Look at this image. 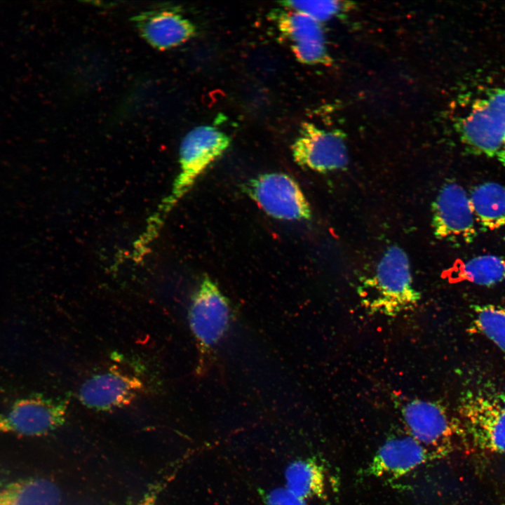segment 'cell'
Masks as SVG:
<instances>
[{"label":"cell","mask_w":505,"mask_h":505,"mask_svg":"<svg viewBox=\"0 0 505 505\" xmlns=\"http://www.w3.org/2000/svg\"><path fill=\"white\" fill-rule=\"evenodd\" d=\"M231 140L222 131L210 126L191 130L180 147V173L170 193L159 205L148 220L144 236L154 240L161 230L168 213L192 187L196 180L229 148Z\"/></svg>","instance_id":"obj_1"},{"label":"cell","mask_w":505,"mask_h":505,"mask_svg":"<svg viewBox=\"0 0 505 505\" xmlns=\"http://www.w3.org/2000/svg\"><path fill=\"white\" fill-rule=\"evenodd\" d=\"M459 410L478 449L505 452V393L487 387L471 391L462 398Z\"/></svg>","instance_id":"obj_2"},{"label":"cell","mask_w":505,"mask_h":505,"mask_svg":"<svg viewBox=\"0 0 505 505\" xmlns=\"http://www.w3.org/2000/svg\"><path fill=\"white\" fill-rule=\"evenodd\" d=\"M369 284L375 291L369 307L384 314L408 309L420 298L413 286L408 257L397 245L389 246L384 252Z\"/></svg>","instance_id":"obj_3"},{"label":"cell","mask_w":505,"mask_h":505,"mask_svg":"<svg viewBox=\"0 0 505 505\" xmlns=\"http://www.w3.org/2000/svg\"><path fill=\"white\" fill-rule=\"evenodd\" d=\"M464 142L487 156L503 153L505 145V88L492 90L477 99L462 120Z\"/></svg>","instance_id":"obj_4"},{"label":"cell","mask_w":505,"mask_h":505,"mask_svg":"<svg viewBox=\"0 0 505 505\" xmlns=\"http://www.w3.org/2000/svg\"><path fill=\"white\" fill-rule=\"evenodd\" d=\"M67 405L66 399L41 393L18 398L8 410L0 413V433L46 435L63 424Z\"/></svg>","instance_id":"obj_5"},{"label":"cell","mask_w":505,"mask_h":505,"mask_svg":"<svg viewBox=\"0 0 505 505\" xmlns=\"http://www.w3.org/2000/svg\"><path fill=\"white\" fill-rule=\"evenodd\" d=\"M245 191L269 216L283 220H309V204L298 184L281 173L262 174L249 180Z\"/></svg>","instance_id":"obj_6"},{"label":"cell","mask_w":505,"mask_h":505,"mask_svg":"<svg viewBox=\"0 0 505 505\" xmlns=\"http://www.w3.org/2000/svg\"><path fill=\"white\" fill-rule=\"evenodd\" d=\"M295 161L301 167L318 173L346 168L348 151L343 133L338 130L321 129L311 123H303L292 145Z\"/></svg>","instance_id":"obj_7"},{"label":"cell","mask_w":505,"mask_h":505,"mask_svg":"<svg viewBox=\"0 0 505 505\" xmlns=\"http://www.w3.org/2000/svg\"><path fill=\"white\" fill-rule=\"evenodd\" d=\"M476 219L469 196L458 183H445L432 203V228L440 240L473 241L476 235Z\"/></svg>","instance_id":"obj_8"},{"label":"cell","mask_w":505,"mask_h":505,"mask_svg":"<svg viewBox=\"0 0 505 505\" xmlns=\"http://www.w3.org/2000/svg\"><path fill=\"white\" fill-rule=\"evenodd\" d=\"M188 318L192 333L204 349L217 344L229 326V302L208 276L203 278L192 297Z\"/></svg>","instance_id":"obj_9"},{"label":"cell","mask_w":505,"mask_h":505,"mask_svg":"<svg viewBox=\"0 0 505 505\" xmlns=\"http://www.w3.org/2000/svg\"><path fill=\"white\" fill-rule=\"evenodd\" d=\"M143 387L138 377L111 370L87 379L80 386L79 398L88 408L109 410L130 403Z\"/></svg>","instance_id":"obj_10"},{"label":"cell","mask_w":505,"mask_h":505,"mask_svg":"<svg viewBox=\"0 0 505 505\" xmlns=\"http://www.w3.org/2000/svg\"><path fill=\"white\" fill-rule=\"evenodd\" d=\"M275 17L278 29L290 42L292 50L299 62L307 65L330 62L319 22L293 10L280 11Z\"/></svg>","instance_id":"obj_11"},{"label":"cell","mask_w":505,"mask_h":505,"mask_svg":"<svg viewBox=\"0 0 505 505\" xmlns=\"http://www.w3.org/2000/svg\"><path fill=\"white\" fill-rule=\"evenodd\" d=\"M429 454L412 436L390 438L376 452L368 472L377 477H399L424 464Z\"/></svg>","instance_id":"obj_12"},{"label":"cell","mask_w":505,"mask_h":505,"mask_svg":"<svg viewBox=\"0 0 505 505\" xmlns=\"http://www.w3.org/2000/svg\"><path fill=\"white\" fill-rule=\"evenodd\" d=\"M402 415L412 437L423 445L443 444L452 436L449 417L436 403L414 400L403 407Z\"/></svg>","instance_id":"obj_13"},{"label":"cell","mask_w":505,"mask_h":505,"mask_svg":"<svg viewBox=\"0 0 505 505\" xmlns=\"http://www.w3.org/2000/svg\"><path fill=\"white\" fill-rule=\"evenodd\" d=\"M142 37L153 47L165 50L180 45L196 33L194 25L174 11H155L137 18Z\"/></svg>","instance_id":"obj_14"},{"label":"cell","mask_w":505,"mask_h":505,"mask_svg":"<svg viewBox=\"0 0 505 505\" xmlns=\"http://www.w3.org/2000/svg\"><path fill=\"white\" fill-rule=\"evenodd\" d=\"M61 500L60 488L46 478H23L0 485V505H60Z\"/></svg>","instance_id":"obj_15"},{"label":"cell","mask_w":505,"mask_h":505,"mask_svg":"<svg viewBox=\"0 0 505 505\" xmlns=\"http://www.w3.org/2000/svg\"><path fill=\"white\" fill-rule=\"evenodd\" d=\"M476 222L489 230L505 225V187L494 182L476 187L469 196Z\"/></svg>","instance_id":"obj_16"},{"label":"cell","mask_w":505,"mask_h":505,"mask_svg":"<svg viewBox=\"0 0 505 505\" xmlns=\"http://www.w3.org/2000/svg\"><path fill=\"white\" fill-rule=\"evenodd\" d=\"M452 276L457 281L491 286L505 281V255H484L459 264Z\"/></svg>","instance_id":"obj_17"},{"label":"cell","mask_w":505,"mask_h":505,"mask_svg":"<svg viewBox=\"0 0 505 505\" xmlns=\"http://www.w3.org/2000/svg\"><path fill=\"white\" fill-rule=\"evenodd\" d=\"M285 487L298 497H321L325 490L324 472L312 460H296L290 463L285 471Z\"/></svg>","instance_id":"obj_18"},{"label":"cell","mask_w":505,"mask_h":505,"mask_svg":"<svg viewBox=\"0 0 505 505\" xmlns=\"http://www.w3.org/2000/svg\"><path fill=\"white\" fill-rule=\"evenodd\" d=\"M473 312L475 330L505 354V307L490 304L476 305Z\"/></svg>","instance_id":"obj_19"},{"label":"cell","mask_w":505,"mask_h":505,"mask_svg":"<svg viewBox=\"0 0 505 505\" xmlns=\"http://www.w3.org/2000/svg\"><path fill=\"white\" fill-rule=\"evenodd\" d=\"M291 10L303 13L321 22L336 15L344 5L339 1H284L281 3Z\"/></svg>","instance_id":"obj_20"},{"label":"cell","mask_w":505,"mask_h":505,"mask_svg":"<svg viewBox=\"0 0 505 505\" xmlns=\"http://www.w3.org/2000/svg\"><path fill=\"white\" fill-rule=\"evenodd\" d=\"M266 505H307L305 499L298 497L287 487L271 490L265 499Z\"/></svg>","instance_id":"obj_21"},{"label":"cell","mask_w":505,"mask_h":505,"mask_svg":"<svg viewBox=\"0 0 505 505\" xmlns=\"http://www.w3.org/2000/svg\"><path fill=\"white\" fill-rule=\"evenodd\" d=\"M154 497H147L142 501L140 505H154Z\"/></svg>","instance_id":"obj_22"},{"label":"cell","mask_w":505,"mask_h":505,"mask_svg":"<svg viewBox=\"0 0 505 505\" xmlns=\"http://www.w3.org/2000/svg\"><path fill=\"white\" fill-rule=\"evenodd\" d=\"M502 155H503L504 156H505V145H504V151H503Z\"/></svg>","instance_id":"obj_23"}]
</instances>
